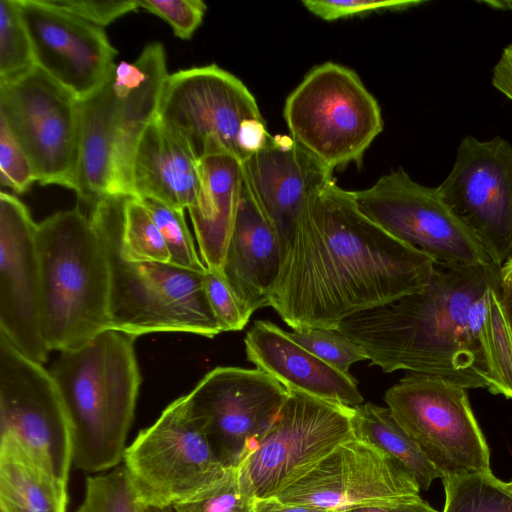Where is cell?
I'll list each match as a JSON object with an SVG mask.
<instances>
[{
  "mask_svg": "<svg viewBox=\"0 0 512 512\" xmlns=\"http://www.w3.org/2000/svg\"><path fill=\"white\" fill-rule=\"evenodd\" d=\"M117 98L115 173L117 193L133 197L131 162L147 125L157 116L168 77L166 54L159 42L144 47L134 62L115 63L112 71Z\"/></svg>",
  "mask_w": 512,
  "mask_h": 512,
  "instance_id": "cell-22",
  "label": "cell"
},
{
  "mask_svg": "<svg viewBox=\"0 0 512 512\" xmlns=\"http://www.w3.org/2000/svg\"><path fill=\"white\" fill-rule=\"evenodd\" d=\"M0 434L35 454L63 483L72 466L66 410L49 370L0 334Z\"/></svg>",
  "mask_w": 512,
  "mask_h": 512,
  "instance_id": "cell-16",
  "label": "cell"
},
{
  "mask_svg": "<svg viewBox=\"0 0 512 512\" xmlns=\"http://www.w3.org/2000/svg\"><path fill=\"white\" fill-rule=\"evenodd\" d=\"M277 418L238 466L256 498L273 497L293 484L341 443L355 438L354 407L288 390Z\"/></svg>",
  "mask_w": 512,
  "mask_h": 512,
  "instance_id": "cell-10",
  "label": "cell"
},
{
  "mask_svg": "<svg viewBox=\"0 0 512 512\" xmlns=\"http://www.w3.org/2000/svg\"><path fill=\"white\" fill-rule=\"evenodd\" d=\"M36 67L29 34L17 0H0V83Z\"/></svg>",
  "mask_w": 512,
  "mask_h": 512,
  "instance_id": "cell-30",
  "label": "cell"
},
{
  "mask_svg": "<svg viewBox=\"0 0 512 512\" xmlns=\"http://www.w3.org/2000/svg\"><path fill=\"white\" fill-rule=\"evenodd\" d=\"M123 462L145 507L172 508L214 487L227 473L187 395L170 403L159 418L126 447Z\"/></svg>",
  "mask_w": 512,
  "mask_h": 512,
  "instance_id": "cell-8",
  "label": "cell"
},
{
  "mask_svg": "<svg viewBox=\"0 0 512 512\" xmlns=\"http://www.w3.org/2000/svg\"><path fill=\"white\" fill-rule=\"evenodd\" d=\"M128 197L107 196L90 207L89 217L109 268V329L136 337L156 332L215 337L222 331L205 293L204 274L170 263L132 261L124 255Z\"/></svg>",
  "mask_w": 512,
  "mask_h": 512,
  "instance_id": "cell-4",
  "label": "cell"
},
{
  "mask_svg": "<svg viewBox=\"0 0 512 512\" xmlns=\"http://www.w3.org/2000/svg\"><path fill=\"white\" fill-rule=\"evenodd\" d=\"M422 1L304 0V7L317 17L333 21L379 11L405 10Z\"/></svg>",
  "mask_w": 512,
  "mask_h": 512,
  "instance_id": "cell-38",
  "label": "cell"
},
{
  "mask_svg": "<svg viewBox=\"0 0 512 512\" xmlns=\"http://www.w3.org/2000/svg\"><path fill=\"white\" fill-rule=\"evenodd\" d=\"M283 249L250 193L243 176L240 201L220 275L247 319L269 306Z\"/></svg>",
  "mask_w": 512,
  "mask_h": 512,
  "instance_id": "cell-21",
  "label": "cell"
},
{
  "mask_svg": "<svg viewBox=\"0 0 512 512\" xmlns=\"http://www.w3.org/2000/svg\"><path fill=\"white\" fill-rule=\"evenodd\" d=\"M492 84L512 101V43L503 49L493 68Z\"/></svg>",
  "mask_w": 512,
  "mask_h": 512,
  "instance_id": "cell-40",
  "label": "cell"
},
{
  "mask_svg": "<svg viewBox=\"0 0 512 512\" xmlns=\"http://www.w3.org/2000/svg\"><path fill=\"white\" fill-rule=\"evenodd\" d=\"M352 426L356 438L375 445L401 463L413 475L420 490H428L435 479H442L388 407L370 402L355 406Z\"/></svg>",
  "mask_w": 512,
  "mask_h": 512,
  "instance_id": "cell-27",
  "label": "cell"
},
{
  "mask_svg": "<svg viewBox=\"0 0 512 512\" xmlns=\"http://www.w3.org/2000/svg\"><path fill=\"white\" fill-rule=\"evenodd\" d=\"M256 496L240 467H231L214 487L172 507L173 512H254Z\"/></svg>",
  "mask_w": 512,
  "mask_h": 512,
  "instance_id": "cell-33",
  "label": "cell"
},
{
  "mask_svg": "<svg viewBox=\"0 0 512 512\" xmlns=\"http://www.w3.org/2000/svg\"><path fill=\"white\" fill-rule=\"evenodd\" d=\"M36 180L33 165L6 125L0 121V183L24 193Z\"/></svg>",
  "mask_w": 512,
  "mask_h": 512,
  "instance_id": "cell-35",
  "label": "cell"
},
{
  "mask_svg": "<svg viewBox=\"0 0 512 512\" xmlns=\"http://www.w3.org/2000/svg\"><path fill=\"white\" fill-rule=\"evenodd\" d=\"M47 2L101 28L139 8L137 0H47Z\"/></svg>",
  "mask_w": 512,
  "mask_h": 512,
  "instance_id": "cell-39",
  "label": "cell"
},
{
  "mask_svg": "<svg viewBox=\"0 0 512 512\" xmlns=\"http://www.w3.org/2000/svg\"><path fill=\"white\" fill-rule=\"evenodd\" d=\"M124 465L86 478L85 494L77 512H145Z\"/></svg>",
  "mask_w": 512,
  "mask_h": 512,
  "instance_id": "cell-31",
  "label": "cell"
},
{
  "mask_svg": "<svg viewBox=\"0 0 512 512\" xmlns=\"http://www.w3.org/2000/svg\"><path fill=\"white\" fill-rule=\"evenodd\" d=\"M244 344L247 360L287 390L350 407L363 403L357 382L350 373L322 361L270 321H254Z\"/></svg>",
  "mask_w": 512,
  "mask_h": 512,
  "instance_id": "cell-20",
  "label": "cell"
},
{
  "mask_svg": "<svg viewBox=\"0 0 512 512\" xmlns=\"http://www.w3.org/2000/svg\"><path fill=\"white\" fill-rule=\"evenodd\" d=\"M384 400L442 479L491 471L489 446L462 386L411 372L386 391Z\"/></svg>",
  "mask_w": 512,
  "mask_h": 512,
  "instance_id": "cell-9",
  "label": "cell"
},
{
  "mask_svg": "<svg viewBox=\"0 0 512 512\" xmlns=\"http://www.w3.org/2000/svg\"><path fill=\"white\" fill-rule=\"evenodd\" d=\"M442 512H512V481L492 471L442 479Z\"/></svg>",
  "mask_w": 512,
  "mask_h": 512,
  "instance_id": "cell-28",
  "label": "cell"
},
{
  "mask_svg": "<svg viewBox=\"0 0 512 512\" xmlns=\"http://www.w3.org/2000/svg\"><path fill=\"white\" fill-rule=\"evenodd\" d=\"M122 250L132 261H170L169 252L155 221L142 200L136 197H128L125 202Z\"/></svg>",
  "mask_w": 512,
  "mask_h": 512,
  "instance_id": "cell-29",
  "label": "cell"
},
{
  "mask_svg": "<svg viewBox=\"0 0 512 512\" xmlns=\"http://www.w3.org/2000/svg\"><path fill=\"white\" fill-rule=\"evenodd\" d=\"M139 8L164 19L175 36L187 40L201 25L207 10L201 0H137Z\"/></svg>",
  "mask_w": 512,
  "mask_h": 512,
  "instance_id": "cell-36",
  "label": "cell"
},
{
  "mask_svg": "<svg viewBox=\"0 0 512 512\" xmlns=\"http://www.w3.org/2000/svg\"><path fill=\"white\" fill-rule=\"evenodd\" d=\"M111 71L93 93L79 100V149L73 190L89 207L104 197L118 195L115 173L117 98Z\"/></svg>",
  "mask_w": 512,
  "mask_h": 512,
  "instance_id": "cell-24",
  "label": "cell"
},
{
  "mask_svg": "<svg viewBox=\"0 0 512 512\" xmlns=\"http://www.w3.org/2000/svg\"><path fill=\"white\" fill-rule=\"evenodd\" d=\"M501 267L436 263L428 285L342 321L337 330L385 373L435 375L512 399V336Z\"/></svg>",
  "mask_w": 512,
  "mask_h": 512,
  "instance_id": "cell-1",
  "label": "cell"
},
{
  "mask_svg": "<svg viewBox=\"0 0 512 512\" xmlns=\"http://www.w3.org/2000/svg\"><path fill=\"white\" fill-rule=\"evenodd\" d=\"M435 264L367 218L334 180L288 241L269 306L294 331L337 330L348 317L422 291Z\"/></svg>",
  "mask_w": 512,
  "mask_h": 512,
  "instance_id": "cell-2",
  "label": "cell"
},
{
  "mask_svg": "<svg viewBox=\"0 0 512 512\" xmlns=\"http://www.w3.org/2000/svg\"><path fill=\"white\" fill-rule=\"evenodd\" d=\"M242 168L245 183L284 254L303 213L335 180L333 171L285 135L271 136Z\"/></svg>",
  "mask_w": 512,
  "mask_h": 512,
  "instance_id": "cell-19",
  "label": "cell"
},
{
  "mask_svg": "<svg viewBox=\"0 0 512 512\" xmlns=\"http://www.w3.org/2000/svg\"><path fill=\"white\" fill-rule=\"evenodd\" d=\"M419 492L415 478L401 463L355 437L275 497L288 504L345 512L406 502L420 497Z\"/></svg>",
  "mask_w": 512,
  "mask_h": 512,
  "instance_id": "cell-15",
  "label": "cell"
},
{
  "mask_svg": "<svg viewBox=\"0 0 512 512\" xmlns=\"http://www.w3.org/2000/svg\"><path fill=\"white\" fill-rule=\"evenodd\" d=\"M502 306L512 336V287L504 283L502 285Z\"/></svg>",
  "mask_w": 512,
  "mask_h": 512,
  "instance_id": "cell-43",
  "label": "cell"
},
{
  "mask_svg": "<svg viewBox=\"0 0 512 512\" xmlns=\"http://www.w3.org/2000/svg\"><path fill=\"white\" fill-rule=\"evenodd\" d=\"M66 487L19 440L0 434V512H66Z\"/></svg>",
  "mask_w": 512,
  "mask_h": 512,
  "instance_id": "cell-26",
  "label": "cell"
},
{
  "mask_svg": "<svg viewBox=\"0 0 512 512\" xmlns=\"http://www.w3.org/2000/svg\"><path fill=\"white\" fill-rule=\"evenodd\" d=\"M205 293L222 332L240 331L249 319L245 317L222 276L211 269L204 273Z\"/></svg>",
  "mask_w": 512,
  "mask_h": 512,
  "instance_id": "cell-37",
  "label": "cell"
},
{
  "mask_svg": "<svg viewBox=\"0 0 512 512\" xmlns=\"http://www.w3.org/2000/svg\"><path fill=\"white\" fill-rule=\"evenodd\" d=\"M130 178L133 197L188 209L201 187L200 159L184 138L156 116L137 143Z\"/></svg>",
  "mask_w": 512,
  "mask_h": 512,
  "instance_id": "cell-23",
  "label": "cell"
},
{
  "mask_svg": "<svg viewBox=\"0 0 512 512\" xmlns=\"http://www.w3.org/2000/svg\"><path fill=\"white\" fill-rule=\"evenodd\" d=\"M350 194L367 218L435 263L495 264L450 211L437 187L414 181L402 168Z\"/></svg>",
  "mask_w": 512,
  "mask_h": 512,
  "instance_id": "cell-12",
  "label": "cell"
},
{
  "mask_svg": "<svg viewBox=\"0 0 512 512\" xmlns=\"http://www.w3.org/2000/svg\"><path fill=\"white\" fill-rule=\"evenodd\" d=\"M486 4H490L492 6H495L496 8L512 10V1H492L486 2Z\"/></svg>",
  "mask_w": 512,
  "mask_h": 512,
  "instance_id": "cell-45",
  "label": "cell"
},
{
  "mask_svg": "<svg viewBox=\"0 0 512 512\" xmlns=\"http://www.w3.org/2000/svg\"><path fill=\"white\" fill-rule=\"evenodd\" d=\"M287 333L297 344L341 372L349 373L354 363L368 360L363 348L338 330L315 328Z\"/></svg>",
  "mask_w": 512,
  "mask_h": 512,
  "instance_id": "cell-34",
  "label": "cell"
},
{
  "mask_svg": "<svg viewBox=\"0 0 512 512\" xmlns=\"http://www.w3.org/2000/svg\"><path fill=\"white\" fill-rule=\"evenodd\" d=\"M37 223L14 195L0 193V334L18 351L43 364Z\"/></svg>",
  "mask_w": 512,
  "mask_h": 512,
  "instance_id": "cell-17",
  "label": "cell"
},
{
  "mask_svg": "<svg viewBox=\"0 0 512 512\" xmlns=\"http://www.w3.org/2000/svg\"><path fill=\"white\" fill-rule=\"evenodd\" d=\"M45 342L59 352L109 329L107 258L91 218L78 206L37 225Z\"/></svg>",
  "mask_w": 512,
  "mask_h": 512,
  "instance_id": "cell-5",
  "label": "cell"
},
{
  "mask_svg": "<svg viewBox=\"0 0 512 512\" xmlns=\"http://www.w3.org/2000/svg\"><path fill=\"white\" fill-rule=\"evenodd\" d=\"M17 2L36 67L79 100L93 93L109 75L117 54L103 28L47 0Z\"/></svg>",
  "mask_w": 512,
  "mask_h": 512,
  "instance_id": "cell-18",
  "label": "cell"
},
{
  "mask_svg": "<svg viewBox=\"0 0 512 512\" xmlns=\"http://www.w3.org/2000/svg\"><path fill=\"white\" fill-rule=\"evenodd\" d=\"M201 187L188 208L201 259L221 273L243 184L242 163L227 153L200 159Z\"/></svg>",
  "mask_w": 512,
  "mask_h": 512,
  "instance_id": "cell-25",
  "label": "cell"
},
{
  "mask_svg": "<svg viewBox=\"0 0 512 512\" xmlns=\"http://www.w3.org/2000/svg\"><path fill=\"white\" fill-rule=\"evenodd\" d=\"M254 512H330L320 508L288 504L280 501L275 496L267 498H256Z\"/></svg>",
  "mask_w": 512,
  "mask_h": 512,
  "instance_id": "cell-42",
  "label": "cell"
},
{
  "mask_svg": "<svg viewBox=\"0 0 512 512\" xmlns=\"http://www.w3.org/2000/svg\"><path fill=\"white\" fill-rule=\"evenodd\" d=\"M0 121L29 157L41 185L74 189L79 99L44 71L0 83Z\"/></svg>",
  "mask_w": 512,
  "mask_h": 512,
  "instance_id": "cell-11",
  "label": "cell"
},
{
  "mask_svg": "<svg viewBox=\"0 0 512 512\" xmlns=\"http://www.w3.org/2000/svg\"><path fill=\"white\" fill-rule=\"evenodd\" d=\"M450 211L498 266L512 257V145L500 136L464 137L437 187Z\"/></svg>",
  "mask_w": 512,
  "mask_h": 512,
  "instance_id": "cell-14",
  "label": "cell"
},
{
  "mask_svg": "<svg viewBox=\"0 0 512 512\" xmlns=\"http://www.w3.org/2000/svg\"><path fill=\"white\" fill-rule=\"evenodd\" d=\"M157 117L199 159L227 153L243 163L272 136L246 85L215 64L169 74Z\"/></svg>",
  "mask_w": 512,
  "mask_h": 512,
  "instance_id": "cell-6",
  "label": "cell"
},
{
  "mask_svg": "<svg viewBox=\"0 0 512 512\" xmlns=\"http://www.w3.org/2000/svg\"><path fill=\"white\" fill-rule=\"evenodd\" d=\"M502 282L512 287V257L501 266Z\"/></svg>",
  "mask_w": 512,
  "mask_h": 512,
  "instance_id": "cell-44",
  "label": "cell"
},
{
  "mask_svg": "<svg viewBox=\"0 0 512 512\" xmlns=\"http://www.w3.org/2000/svg\"><path fill=\"white\" fill-rule=\"evenodd\" d=\"M155 221L169 252V263L197 273L207 270L198 255L184 217V210L153 199H141Z\"/></svg>",
  "mask_w": 512,
  "mask_h": 512,
  "instance_id": "cell-32",
  "label": "cell"
},
{
  "mask_svg": "<svg viewBox=\"0 0 512 512\" xmlns=\"http://www.w3.org/2000/svg\"><path fill=\"white\" fill-rule=\"evenodd\" d=\"M288 390L260 369L219 366L187 394L190 412L215 455L239 466L277 418Z\"/></svg>",
  "mask_w": 512,
  "mask_h": 512,
  "instance_id": "cell-13",
  "label": "cell"
},
{
  "mask_svg": "<svg viewBox=\"0 0 512 512\" xmlns=\"http://www.w3.org/2000/svg\"><path fill=\"white\" fill-rule=\"evenodd\" d=\"M135 339L106 329L61 351L49 370L68 417L76 469L99 473L123 460L141 384Z\"/></svg>",
  "mask_w": 512,
  "mask_h": 512,
  "instance_id": "cell-3",
  "label": "cell"
},
{
  "mask_svg": "<svg viewBox=\"0 0 512 512\" xmlns=\"http://www.w3.org/2000/svg\"><path fill=\"white\" fill-rule=\"evenodd\" d=\"M345 512H439L427 501L418 497L402 503L385 506L361 507Z\"/></svg>",
  "mask_w": 512,
  "mask_h": 512,
  "instance_id": "cell-41",
  "label": "cell"
},
{
  "mask_svg": "<svg viewBox=\"0 0 512 512\" xmlns=\"http://www.w3.org/2000/svg\"><path fill=\"white\" fill-rule=\"evenodd\" d=\"M283 116L290 137L332 171L360 162L383 130L377 100L357 73L333 62L305 75Z\"/></svg>",
  "mask_w": 512,
  "mask_h": 512,
  "instance_id": "cell-7",
  "label": "cell"
}]
</instances>
